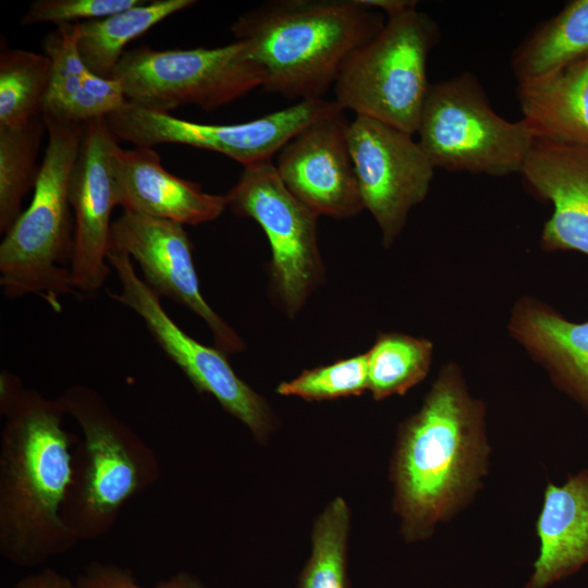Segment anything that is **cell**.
I'll return each mask as SVG.
<instances>
[{"label":"cell","instance_id":"6da1fadb","mask_svg":"<svg viewBox=\"0 0 588 588\" xmlns=\"http://www.w3.org/2000/svg\"><path fill=\"white\" fill-rule=\"evenodd\" d=\"M490 454L486 404L471 394L461 366L448 362L397 430L390 479L407 542L430 538L473 502Z\"/></svg>","mask_w":588,"mask_h":588},{"label":"cell","instance_id":"7a4b0ae2","mask_svg":"<svg viewBox=\"0 0 588 588\" xmlns=\"http://www.w3.org/2000/svg\"><path fill=\"white\" fill-rule=\"evenodd\" d=\"M0 555L28 568L60 556L78 542L62 509L72 478L76 437L63 428L59 399L0 372Z\"/></svg>","mask_w":588,"mask_h":588},{"label":"cell","instance_id":"3957f363","mask_svg":"<svg viewBox=\"0 0 588 588\" xmlns=\"http://www.w3.org/2000/svg\"><path fill=\"white\" fill-rule=\"evenodd\" d=\"M384 24L362 0H273L241 14L231 32L264 71L267 93L304 101L322 99Z\"/></svg>","mask_w":588,"mask_h":588},{"label":"cell","instance_id":"277c9868","mask_svg":"<svg viewBox=\"0 0 588 588\" xmlns=\"http://www.w3.org/2000/svg\"><path fill=\"white\" fill-rule=\"evenodd\" d=\"M58 399L83 433L62 516L78 541L94 540L111 530L127 501L156 483L160 465L95 389L75 384Z\"/></svg>","mask_w":588,"mask_h":588},{"label":"cell","instance_id":"5b68a950","mask_svg":"<svg viewBox=\"0 0 588 588\" xmlns=\"http://www.w3.org/2000/svg\"><path fill=\"white\" fill-rule=\"evenodd\" d=\"M42 118L48 145L33 199L0 244V285L9 298L36 295L59 313L60 298L76 294L69 184L85 123Z\"/></svg>","mask_w":588,"mask_h":588},{"label":"cell","instance_id":"8992f818","mask_svg":"<svg viewBox=\"0 0 588 588\" xmlns=\"http://www.w3.org/2000/svg\"><path fill=\"white\" fill-rule=\"evenodd\" d=\"M440 37L438 24L417 9L388 19L343 64L333 100L342 110L415 135L431 85L428 58Z\"/></svg>","mask_w":588,"mask_h":588},{"label":"cell","instance_id":"52a82bcc","mask_svg":"<svg viewBox=\"0 0 588 588\" xmlns=\"http://www.w3.org/2000/svg\"><path fill=\"white\" fill-rule=\"evenodd\" d=\"M416 134L434 168L491 176L520 173L536 140L525 120L492 109L470 72L431 83Z\"/></svg>","mask_w":588,"mask_h":588},{"label":"cell","instance_id":"ba28073f","mask_svg":"<svg viewBox=\"0 0 588 588\" xmlns=\"http://www.w3.org/2000/svg\"><path fill=\"white\" fill-rule=\"evenodd\" d=\"M110 78L126 101L170 113L185 105L216 110L262 87L265 74L234 40L217 48L125 50Z\"/></svg>","mask_w":588,"mask_h":588},{"label":"cell","instance_id":"9c48e42d","mask_svg":"<svg viewBox=\"0 0 588 588\" xmlns=\"http://www.w3.org/2000/svg\"><path fill=\"white\" fill-rule=\"evenodd\" d=\"M225 197L236 216L253 219L265 232L271 248L272 292L282 310L294 318L323 278L319 216L286 188L272 160L243 167Z\"/></svg>","mask_w":588,"mask_h":588},{"label":"cell","instance_id":"30bf717a","mask_svg":"<svg viewBox=\"0 0 588 588\" xmlns=\"http://www.w3.org/2000/svg\"><path fill=\"white\" fill-rule=\"evenodd\" d=\"M107 260L121 283V291L109 295L142 318L161 350L197 391L213 396L259 443H265L275 428V416L266 399L236 375L224 353L199 343L173 321L160 296L137 275L128 255L109 250Z\"/></svg>","mask_w":588,"mask_h":588},{"label":"cell","instance_id":"8fae6325","mask_svg":"<svg viewBox=\"0 0 588 588\" xmlns=\"http://www.w3.org/2000/svg\"><path fill=\"white\" fill-rule=\"evenodd\" d=\"M342 110L334 100L311 99L236 124H204L128 101L106 117L118 140L136 147L180 144L225 155L243 167L271 160L309 124Z\"/></svg>","mask_w":588,"mask_h":588},{"label":"cell","instance_id":"7c38bea8","mask_svg":"<svg viewBox=\"0 0 588 588\" xmlns=\"http://www.w3.org/2000/svg\"><path fill=\"white\" fill-rule=\"evenodd\" d=\"M413 136L362 115L348 125L363 204L385 248L402 233L412 208L426 199L434 174L436 168Z\"/></svg>","mask_w":588,"mask_h":588},{"label":"cell","instance_id":"4fadbf2b","mask_svg":"<svg viewBox=\"0 0 588 588\" xmlns=\"http://www.w3.org/2000/svg\"><path fill=\"white\" fill-rule=\"evenodd\" d=\"M192 248L188 234L176 222L123 210L111 224L110 250L133 258L143 280L158 296L171 298L198 316L222 353H241L245 343L201 294Z\"/></svg>","mask_w":588,"mask_h":588},{"label":"cell","instance_id":"5bb4252c","mask_svg":"<svg viewBox=\"0 0 588 588\" xmlns=\"http://www.w3.org/2000/svg\"><path fill=\"white\" fill-rule=\"evenodd\" d=\"M118 138L106 118L85 122L69 184L74 211V247L71 261L76 293H97L110 274L111 213L117 204L114 151Z\"/></svg>","mask_w":588,"mask_h":588},{"label":"cell","instance_id":"9a60e30c","mask_svg":"<svg viewBox=\"0 0 588 588\" xmlns=\"http://www.w3.org/2000/svg\"><path fill=\"white\" fill-rule=\"evenodd\" d=\"M343 111L320 119L291 138L274 167L286 188L318 216H357L363 204Z\"/></svg>","mask_w":588,"mask_h":588},{"label":"cell","instance_id":"2e32d148","mask_svg":"<svg viewBox=\"0 0 588 588\" xmlns=\"http://www.w3.org/2000/svg\"><path fill=\"white\" fill-rule=\"evenodd\" d=\"M520 174L553 207L540 247L588 256V147L536 139Z\"/></svg>","mask_w":588,"mask_h":588},{"label":"cell","instance_id":"e0dca14e","mask_svg":"<svg viewBox=\"0 0 588 588\" xmlns=\"http://www.w3.org/2000/svg\"><path fill=\"white\" fill-rule=\"evenodd\" d=\"M113 163L117 204L124 210L198 225L218 219L228 207L225 195L206 193L167 171L152 147L118 146Z\"/></svg>","mask_w":588,"mask_h":588},{"label":"cell","instance_id":"ac0fdd59","mask_svg":"<svg viewBox=\"0 0 588 588\" xmlns=\"http://www.w3.org/2000/svg\"><path fill=\"white\" fill-rule=\"evenodd\" d=\"M507 331L588 415V318L572 321L548 303L524 295L513 304Z\"/></svg>","mask_w":588,"mask_h":588},{"label":"cell","instance_id":"d6986e66","mask_svg":"<svg viewBox=\"0 0 588 588\" xmlns=\"http://www.w3.org/2000/svg\"><path fill=\"white\" fill-rule=\"evenodd\" d=\"M536 532L539 552L524 588H549L588 564V468L547 483Z\"/></svg>","mask_w":588,"mask_h":588},{"label":"cell","instance_id":"ffe728a7","mask_svg":"<svg viewBox=\"0 0 588 588\" xmlns=\"http://www.w3.org/2000/svg\"><path fill=\"white\" fill-rule=\"evenodd\" d=\"M44 50L52 68L42 114L85 123L106 118L125 103L120 84L94 74L82 60L76 23L57 26L45 37Z\"/></svg>","mask_w":588,"mask_h":588},{"label":"cell","instance_id":"44dd1931","mask_svg":"<svg viewBox=\"0 0 588 588\" xmlns=\"http://www.w3.org/2000/svg\"><path fill=\"white\" fill-rule=\"evenodd\" d=\"M516 97L536 139L588 147V54L517 84Z\"/></svg>","mask_w":588,"mask_h":588},{"label":"cell","instance_id":"7402d4cb","mask_svg":"<svg viewBox=\"0 0 588 588\" xmlns=\"http://www.w3.org/2000/svg\"><path fill=\"white\" fill-rule=\"evenodd\" d=\"M588 54V0H572L537 24L511 56L517 84L547 76Z\"/></svg>","mask_w":588,"mask_h":588},{"label":"cell","instance_id":"603a6c76","mask_svg":"<svg viewBox=\"0 0 588 588\" xmlns=\"http://www.w3.org/2000/svg\"><path fill=\"white\" fill-rule=\"evenodd\" d=\"M194 4V0H142L123 12L76 23L81 58L94 74L110 78L130 41Z\"/></svg>","mask_w":588,"mask_h":588},{"label":"cell","instance_id":"cb8c5ba5","mask_svg":"<svg viewBox=\"0 0 588 588\" xmlns=\"http://www.w3.org/2000/svg\"><path fill=\"white\" fill-rule=\"evenodd\" d=\"M367 354L369 390L376 401L403 395L429 373L433 343L401 332H381Z\"/></svg>","mask_w":588,"mask_h":588},{"label":"cell","instance_id":"d4e9b609","mask_svg":"<svg viewBox=\"0 0 588 588\" xmlns=\"http://www.w3.org/2000/svg\"><path fill=\"white\" fill-rule=\"evenodd\" d=\"M46 123L42 115L16 127H0V233L7 234L21 216L22 201L35 188L37 162Z\"/></svg>","mask_w":588,"mask_h":588},{"label":"cell","instance_id":"484cf974","mask_svg":"<svg viewBox=\"0 0 588 588\" xmlns=\"http://www.w3.org/2000/svg\"><path fill=\"white\" fill-rule=\"evenodd\" d=\"M51 60L25 49L0 54V127H16L41 117L51 82Z\"/></svg>","mask_w":588,"mask_h":588},{"label":"cell","instance_id":"4316f807","mask_svg":"<svg viewBox=\"0 0 588 588\" xmlns=\"http://www.w3.org/2000/svg\"><path fill=\"white\" fill-rule=\"evenodd\" d=\"M351 514L338 497L329 502L315 520L311 551L297 588H350L347 542Z\"/></svg>","mask_w":588,"mask_h":588},{"label":"cell","instance_id":"83f0119b","mask_svg":"<svg viewBox=\"0 0 588 588\" xmlns=\"http://www.w3.org/2000/svg\"><path fill=\"white\" fill-rule=\"evenodd\" d=\"M369 390L367 354L343 358L329 365L306 369L277 387L282 396L306 401H329L360 395Z\"/></svg>","mask_w":588,"mask_h":588},{"label":"cell","instance_id":"f1b7e54d","mask_svg":"<svg viewBox=\"0 0 588 588\" xmlns=\"http://www.w3.org/2000/svg\"><path fill=\"white\" fill-rule=\"evenodd\" d=\"M142 0H35L21 17L22 25L52 23L57 26L107 17Z\"/></svg>","mask_w":588,"mask_h":588},{"label":"cell","instance_id":"f546056e","mask_svg":"<svg viewBox=\"0 0 588 588\" xmlns=\"http://www.w3.org/2000/svg\"><path fill=\"white\" fill-rule=\"evenodd\" d=\"M75 581L79 588H207L188 572H179L154 587H144L131 569L100 561L86 565Z\"/></svg>","mask_w":588,"mask_h":588},{"label":"cell","instance_id":"4dcf8cb0","mask_svg":"<svg viewBox=\"0 0 588 588\" xmlns=\"http://www.w3.org/2000/svg\"><path fill=\"white\" fill-rule=\"evenodd\" d=\"M11 588H79L76 581L60 572L44 567L19 579Z\"/></svg>","mask_w":588,"mask_h":588},{"label":"cell","instance_id":"1f68e13d","mask_svg":"<svg viewBox=\"0 0 588 588\" xmlns=\"http://www.w3.org/2000/svg\"><path fill=\"white\" fill-rule=\"evenodd\" d=\"M364 4L376 9L392 19L417 9V1L414 0H362Z\"/></svg>","mask_w":588,"mask_h":588}]
</instances>
